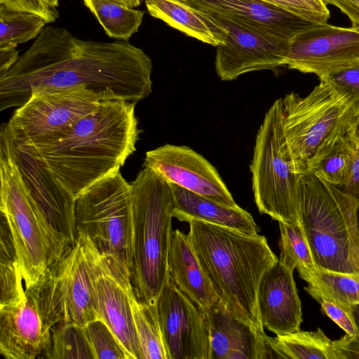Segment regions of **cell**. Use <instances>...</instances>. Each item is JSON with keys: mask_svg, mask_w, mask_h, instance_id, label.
Masks as SVG:
<instances>
[{"mask_svg": "<svg viewBox=\"0 0 359 359\" xmlns=\"http://www.w3.org/2000/svg\"><path fill=\"white\" fill-rule=\"evenodd\" d=\"M151 71L150 57L128 41L81 40L47 26L0 76V109L19 107L35 93L78 87L136 104L151 93Z\"/></svg>", "mask_w": 359, "mask_h": 359, "instance_id": "obj_1", "label": "cell"}, {"mask_svg": "<svg viewBox=\"0 0 359 359\" xmlns=\"http://www.w3.org/2000/svg\"><path fill=\"white\" fill-rule=\"evenodd\" d=\"M135 104L123 100H102L53 143L28 146L14 142L38 158L76 198L119 170L136 150L140 130Z\"/></svg>", "mask_w": 359, "mask_h": 359, "instance_id": "obj_2", "label": "cell"}, {"mask_svg": "<svg viewBox=\"0 0 359 359\" xmlns=\"http://www.w3.org/2000/svg\"><path fill=\"white\" fill-rule=\"evenodd\" d=\"M188 223V238L218 299L238 318L264 332L259 285L279 260L266 238L198 219Z\"/></svg>", "mask_w": 359, "mask_h": 359, "instance_id": "obj_3", "label": "cell"}, {"mask_svg": "<svg viewBox=\"0 0 359 359\" xmlns=\"http://www.w3.org/2000/svg\"><path fill=\"white\" fill-rule=\"evenodd\" d=\"M130 184L133 225L130 283L137 299L155 303L168 277L174 194L170 183L147 167Z\"/></svg>", "mask_w": 359, "mask_h": 359, "instance_id": "obj_4", "label": "cell"}, {"mask_svg": "<svg viewBox=\"0 0 359 359\" xmlns=\"http://www.w3.org/2000/svg\"><path fill=\"white\" fill-rule=\"evenodd\" d=\"M358 203L308 171L299 180V219L321 269L359 280Z\"/></svg>", "mask_w": 359, "mask_h": 359, "instance_id": "obj_5", "label": "cell"}, {"mask_svg": "<svg viewBox=\"0 0 359 359\" xmlns=\"http://www.w3.org/2000/svg\"><path fill=\"white\" fill-rule=\"evenodd\" d=\"M0 211L7 223L25 288L38 284L72 244L48 222L10 157L0 151Z\"/></svg>", "mask_w": 359, "mask_h": 359, "instance_id": "obj_6", "label": "cell"}, {"mask_svg": "<svg viewBox=\"0 0 359 359\" xmlns=\"http://www.w3.org/2000/svg\"><path fill=\"white\" fill-rule=\"evenodd\" d=\"M78 232L85 234L107 259L114 273L130 283L133 248L131 184L119 170L98 180L75 201Z\"/></svg>", "mask_w": 359, "mask_h": 359, "instance_id": "obj_7", "label": "cell"}, {"mask_svg": "<svg viewBox=\"0 0 359 359\" xmlns=\"http://www.w3.org/2000/svg\"><path fill=\"white\" fill-rule=\"evenodd\" d=\"M282 98L265 114L255 139L250 165L257 207L278 222L300 224L299 180L302 171L286 139Z\"/></svg>", "mask_w": 359, "mask_h": 359, "instance_id": "obj_8", "label": "cell"}, {"mask_svg": "<svg viewBox=\"0 0 359 359\" xmlns=\"http://www.w3.org/2000/svg\"><path fill=\"white\" fill-rule=\"evenodd\" d=\"M29 290L40 310L46 332L61 322L81 327L100 319L88 274L81 236Z\"/></svg>", "mask_w": 359, "mask_h": 359, "instance_id": "obj_9", "label": "cell"}, {"mask_svg": "<svg viewBox=\"0 0 359 359\" xmlns=\"http://www.w3.org/2000/svg\"><path fill=\"white\" fill-rule=\"evenodd\" d=\"M102 100H107L85 87L35 93L14 111L1 130L24 145L51 144L76 121L95 111Z\"/></svg>", "mask_w": 359, "mask_h": 359, "instance_id": "obj_10", "label": "cell"}, {"mask_svg": "<svg viewBox=\"0 0 359 359\" xmlns=\"http://www.w3.org/2000/svg\"><path fill=\"white\" fill-rule=\"evenodd\" d=\"M282 108L285 135L302 172L322 147L346 130V107L323 80L306 96L287 94Z\"/></svg>", "mask_w": 359, "mask_h": 359, "instance_id": "obj_11", "label": "cell"}, {"mask_svg": "<svg viewBox=\"0 0 359 359\" xmlns=\"http://www.w3.org/2000/svg\"><path fill=\"white\" fill-rule=\"evenodd\" d=\"M155 304L169 359H211L205 311L182 292L169 276Z\"/></svg>", "mask_w": 359, "mask_h": 359, "instance_id": "obj_12", "label": "cell"}, {"mask_svg": "<svg viewBox=\"0 0 359 359\" xmlns=\"http://www.w3.org/2000/svg\"><path fill=\"white\" fill-rule=\"evenodd\" d=\"M77 233L82 238L86 269L100 319L114 332L128 359H142L130 303L131 283L118 278L91 241L83 233Z\"/></svg>", "mask_w": 359, "mask_h": 359, "instance_id": "obj_13", "label": "cell"}, {"mask_svg": "<svg viewBox=\"0 0 359 359\" xmlns=\"http://www.w3.org/2000/svg\"><path fill=\"white\" fill-rule=\"evenodd\" d=\"M208 14L226 32L225 43L216 47L215 71L222 81H231L245 73L285 66L290 41Z\"/></svg>", "mask_w": 359, "mask_h": 359, "instance_id": "obj_14", "label": "cell"}, {"mask_svg": "<svg viewBox=\"0 0 359 359\" xmlns=\"http://www.w3.org/2000/svg\"><path fill=\"white\" fill-rule=\"evenodd\" d=\"M0 151L7 154L17 165L25 185L48 222L73 244L77 235L74 195L38 158L2 130Z\"/></svg>", "mask_w": 359, "mask_h": 359, "instance_id": "obj_15", "label": "cell"}, {"mask_svg": "<svg viewBox=\"0 0 359 359\" xmlns=\"http://www.w3.org/2000/svg\"><path fill=\"white\" fill-rule=\"evenodd\" d=\"M359 62V29L319 24L290 43L285 66L319 78Z\"/></svg>", "mask_w": 359, "mask_h": 359, "instance_id": "obj_16", "label": "cell"}, {"mask_svg": "<svg viewBox=\"0 0 359 359\" xmlns=\"http://www.w3.org/2000/svg\"><path fill=\"white\" fill-rule=\"evenodd\" d=\"M143 165L188 191L229 207L239 206L216 168L189 147L166 144L157 147L146 153Z\"/></svg>", "mask_w": 359, "mask_h": 359, "instance_id": "obj_17", "label": "cell"}, {"mask_svg": "<svg viewBox=\"0 0 359 359\" xmlns=\"http://www.w3.org/2000/svg\"><path fill=\"white\" fill-rule=\"evenodd\" d=\"M207 13L229 19L263 34L291 41L318 23L262 0H181Z\"/></svg>", "mask_w": 359, "mask_h": 359, "instance_id": "obj_18", "label": "cell"}, {"mask_svg": "<svg viewBox=\"0 0 359 359\" xmlns=\"http://www.w3.org/2000/svg\"><path fill=\"white\" fill-rule=\"evenodd\" d=\"M50 344V334L29 290L20 300L0 306V353L4 358H44Z\"/></svg>", "mask_w": 359, "mask_h": 359, "instance_id": "obj_19", "label": "cell"}, {"mask_svg": "<svg viewBox=\"0 0 359 359\" xmlns=\"http://www.w3.org/2000/svg\"><path fill=\"white\" fill-rule=\"evenodd\" d=\"M204 311L209 325L211 359L277 358L270 337L238 318L219 300Z\"/></svg>", "mask_w": 359, "mask_h": 359, "instance_id": "obj_20", "label": "cell"}, {"mask_svg": "<svg viewBox=\"0 0 359 359\" xmlns=\"http://www.w3.org/2000/svg\"><path fill=\"white\" fill-rule=\"evenodd\" d=\"M293 271L278 262L263 276L258 290V309L264 327L276 335L300 330L301 302Z\"/></svg>", "mask_w": 359, "mask_h": 359, "instance_id": "obj_21", "label": "cell"}, {"mask_svg": "<svg viewBox=\"0 0 359 359\" xmlns=\"http://www.w3.org/2000/svg\"><path fill=\"white\" fill-rule=\"evenodd\" d=\"M168 276L191 300L203 310L218 302L187 235L173 231L168 258Z\"/></svg>", "mask_w": 359, "mask_h": 359, "instance_id": "obj_22", "label": "cell"}, {"mask_svg": "<svg viewBox=\"0 0 359 359\" xmlns=\"http://www.w3.org/2000/svg\"><path fill=\"white\" fill-rule=\"evenodd\" d=\"M170 186L175 199L173 217L178 220L198 219L252 235L259 231L252 216L240 206L229 207L175 184Z\"/></svg>", "mask_w": 359, "mask_h": 359, "instance_id": "obj_23", "label": "cell"}, {"mask_svg": "<svg viewBox=\"0 0 359 359\" xmlns=\"http://www.w3.org/2000/svg\"><path fill=\"white\" fill-rule=\"evenodd\" d=\"M149 14L186 35L218 46L226 42V32L210 15L181 0H145Z\"/></svg>", "mask_w": 359, "mask_h": 359, "instance_id": "obj_24", "label": "cell"}, {"mask_svg": "<svg viewBox=\"0 0 359 359\" xmlns=\"http://www.w3.org/2000/svg\"><path fill=\"white\" fill-rule=\"evenodd\" d=\"M355 147L344 130L318 151L304 171L340 188L350 177Z\"/></svg>", "mask_w": 359, "mask_h": 359, "instance_id": "obj_25", "label": "cell"}, {"mask_svg": "<svg viewBox=\"0 0 359 359\" xmlns=\"http://www.w3.org/2000/svg\"><path fill=\"white\" fill-rule=\"evenodd\" d=\"M277 358L336 359L334 340L318 327L315 331H297L269 337Z\"/></svg>", "mask_w": 359, "mask_h": 359, "instance_id": "obj_26", "label": "cell"}, {"mask_svg": "<svg viewBox=\"0 0 359 359\" xmlns=\"http://www.w3.org/2000/svg\"><path fill=\"white\" fill-rule=\"evenodd\" d=\"M132 315L142 359H169L156 304L140 301L130 293Z\"/></svg>", "mask_w": 359, "mask_h": 359, "instance_id": "obj_27", "label": "cell"}, {"mask_svg": "<svg viewBox=\"0 0 359 359\" xmlns=\"http://www.w3.org/2000/svg\"><path fill=\"white\" fill-rule=\"evenodd\" d=\"M102 26L107 34L126 41L137 32L144 11L108 0H82Z\"/></svg>", "mask_w": 359, "mask_h": 359, "instance_id": "obj_28", "label": "cell"}, {"mask_svg": "<svg viewBox=\"0 0 359 359\" xmlns=\"http://www.w3.org/2000/svg\"><path fill=\"white\" fill-rule=\"evenodd\" d=\"M278 223L280 233L279 262L292 271L297 268L299 273L316 272L318 266L301 224Z\"/></svg>", "mask_w": 359, "mask_h": 359, "instance_id": "obj_29", "label": "cell"}, {"mask_svg": "<svg viewBox=\"0 0 359 359\" xmlns=\"http://www.w3.org/2000/svg\"><path fill=\"white\" fill-rule=\"evenodd\" d=\"M0 237V306H3L20 300L25 294V288L11 233L2 215Z\"/></svg>", "mask_w": 359, "mask_h": 359, "instance_id": "obj_30", "label": "cell"}, {"mask_svg": "<svg viewBox=\"0 0 359 359\" xmlns=\"http://www.w3.org/2000/svg\"><path fill=\"white\" fill-rule=\"evenodd\" d=\"M48 22L32 13L15 11L0 4V48H16L38 36Z\"/></svg>", "mask_w": 359, "mask_h": 359, "instance_id": "obj_31", "label": "cell"}, {"mask_svg": "<svg viewBox=\"0 0 359 359\" xmlns=\"http://www.w3.org/2000/svg\"><path fill=\"white\" fill-rule=\"evenodd\" d=\"M299 276L307 287L340 303L359 304V280L318 268L314 273L302 272Z\"/></svg>", "mask_w": 359, "mask_h": 359, "instance_id": "obj_32", "label": "cell"}, {"mask_svg": "<svg viewBox=\"0 0 359 359\" xmlns=\"http://www.w3.org/2000/svg\"><path fill=\"white\" fill-rule=\"evenodd\" d=\"M44 358L93 359L83 327L72 322L57 324L51 330L50 347Z\"/></svg>", "mask_w": 359, "mask_h": 359, "instance_id": "obj_33", "label": "cell"}, {"mask_svg": "<svg viewBox=\"0 0 359 359\" xmlns=\"http://www.w3.org/2000/svg\"><path fill=\"white\" fill-rule=\"evenodd\" d=\"M320 79L326 81L345 104L348 126L359 114V62L332 71Z\"/></svg>", "mask_w": 359, "mask_h": 359, "instance_id": "obj_34", "label": "cell"}, {"mask_svg": "<svg viewBox=\"0 0 359 359\" xmlns=\"http://www.w3.org/2000/svg\"><path fill=\"white\" fill-rule=\"evenodd\" d=\"M93 359H128L123 346L102 320H93L83 327Z\"/></svg>", "mask_w": 359, "mask_h": 359, "instance_id": "obj_35", "label": "cell"}, {"mask_svg": "<svg viewBox=\"0 0 359 359\" xmlns=\"http://www.w3.org/2000/svg\"><path fill=\"white\" fill-rule=\"evenodd\" d=\"M304 290L320 304L321 311L343 329L346 333L358 336L359 333L351 316L349 305L340 303L307 286L304 287Z\"/></svg>", "mask_w": 359, "mask_h": 359, "instance_id": "obj_36", "label": "cell"}, {"mask_svg": "<svg viewBox=\"0 0 359 359\" xmlns=\"http://www.w3.org/2000/svg\"><path fill=\"white\" fill-rule=\"evenodd\" d=\"M282 7L309 21L327 24L330 11L323 0H262Z\"/></svg>", "mask_w": 359, "mask_h": 359, "instance_id": "obj_37", "label": "cell"}, {"mask_svg": "<svg viewBox=\"0 0 359 359\" xmlns=\"http://www.w3.org/2000/svg\"><path fill=\"white\" fill-rule=\"evenodd\" d=\"M3 4L9 8L27 13L37 14L48 22H53L59 17V13L46 0H0Z\"/></svg>", "mask_w": 359, "mask_h": 359, "instance_id": "obj_38", "label": "cell"}, {"mask_svg": "<svg viewBox=\"0 0 359 359\" xmlns=\"http://www.w3.org/2000/svg\"><path fill=\"white\" fill-rule=\"evenodd\" d=\"M336 359H359V339L346 333L337 340H334Z\"/></svg>", "mask_w": 359, "mask_h": 359, "instance_id": "obj_39", "label": "cell"}, {"mask_svg": "<svg viewBox=\"0 0 359 359\" xmlns=\"http://www.w3.org/2000/svg\"><path fill=\"white\" fill-rule=\"evenodd\" d=\"M341 189L359 203V145L355 147L350 177Z\"/></svg>", "mask_w": 359, "mask_h": 359, "instance_id": "obj_40", "label": "cell"}, {"mask_svg": "<svg viewBox=\"0 0 359 359\" xmlns=\"http://www.w3.org/2000/svg\"><path fill=\"white\" fill-rule=\"evenodd\" d=\"M325 4L337 7L350 19L352 27L359 29V0H323Z\"/></svg>", "mask_w": 359, "mask_h": 359, "instance_id": "obj_41", "label": "cell"}, {"mask_svg": "<svg viewBox=\"0 0 359 359\" xmlns=\"http://www.w3.org/2000/svg\"><path fill=\"white\" fill-rule=\"evenodd\" d=\"M15 48H0V76L6 73L18 59Z\"/></svg>", "mask_w": 359, "mask_h": 359, "instance_id": "obj_42", "label": "cell"}, {"mask_svg": "<svg viewBox=\"0 0 359 359\" xmlns=\"http://www.w3.org/2000/svg\"><path fill=\"white\" fill-rule=\"evenodd\" d=\"M346 133L351 140L355 145H359V114L358 116L347 126Z\"/></svg>", "mask_w": 359, "mask_h": 359, "instance_id": "obj_43", "label": "cell"}, {"mask_svg": "<svg viewBox=\"0 0 359 359\" xmlns=\"http://www.w3.org/2000/svg\"><path fill=\"white\" fill-rule=\"evenodd\" d=\"M349 309L351 316L359 333V304H351L349 305ZM358 338L359 339V334Z\"/></svg>", "mask_w": 359, "mask_h": 359, "instance_id": "obj_44", "label": "cell"}, {"mask_svg": "<svg viewBox=\"0 0 359 359\" xmlns=\"http://www.w3.org/2000/svg\"><path fill=\"white\" fill-rule=\"evenodd\" d=\"M114 3L128 6L130 8L137 7L140 5L142 0H108Z\"/></svg>", "mask_w": 359, "mask_h": 359, "instance_id": "obj_45", "label": "cell"}, {"mask_svg": "<svg viewBox=\"0 0 359 359\" xmlns=\"http://www.w3.org/2000/svg\"><path fill=\"white\" fill-rule=\"evenodd\" d=\"M47 2L54 7H57L58 6L59 0H46Z\"/></svg>", "mask_w": 359, "mask_h": 359, "instance_id": "obj_46", "label": "cell"}, {"mask_svg": "<svg viewBox=\"0 0 359 359\" xmlns=\"http://www.w3.org/2000/svg\"><path fill=\"white\" fill-rule=\"evenodd\" d=\"M356 222H357L358 230L359 232V203H358V205L357 208V212H356Z\"/></svg>", "mask_w": 359, "mask_h": 359, "instance_id": "obj_47", "label": "cell"}]
</instances>
